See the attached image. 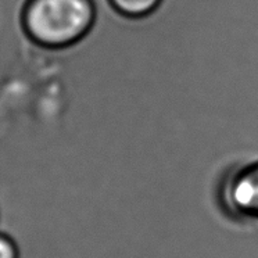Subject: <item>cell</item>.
I'll use <instances>...</instances> for the list:
<instances>
[{
  "instance_id": "6da1fadb",
  "label": "cell",
  "mask_w": 258,
  "mask_h": 258,
  "mask_svg": "<svg viewBox=\"0 0 258 258\" xmlns=\"http://www.w3.org/2000/svg\"><path fill=\"white\" fill-rule=\"evenodd\" d=\"M97 18V0H24L18 25L35 47L61 51L84 42Z\"/></svg>"
},
{
  "instance_id": "277c9868",
  "label": "cell",
  "mask_w": 258,
  "mask_h": 258,
  "mask_svg": "<svg viewBox=\"0 0 258 258\" xmlns=\"http://www.w3.org/2000/svg\"><path fill=\"white\" fill-rule=\"evenodd\" d=\"M0 258H21L16 239L5 232H0Z\"/></svg>"
},
{
  "instance_id": "7a4b0ae2",
  "label": "cell",
  "mask_w": 258,
  "mask_h": 258,
  "mask_svg": "<svg viewBox=\"0 0 258 258\" xmlns=\"http://www.w3.org/2000/svg\"><path fill=\"white\" fill-rule=\"evenodd\" d=\"M214 211L239 229H258V156L225 163L211 180Z\"/></svg>"
},
{
  "instance_id": "3957f363",
  "label": "cell",
  "mask_w": 258,
  "mask_h": 258,
  "mask_svg": "<svg viewBox=\"0 0 258 258\" xmlns=\"http://www.w3.org/2000/svg\"><path fill=\"white\" fill-rule=\"evenodd\" d=\"M115 16L126 20H146L158 12L164 0H106Z\"/></svg>"
}]
</instances>
